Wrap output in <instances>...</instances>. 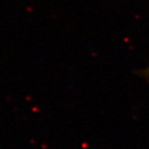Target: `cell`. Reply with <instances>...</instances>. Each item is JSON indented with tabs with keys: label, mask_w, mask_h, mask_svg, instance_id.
<instances>
[{
	"label": "cell",
	"mask_w": 149,
	"mask_h": 149,
	"mask_svg": "<svg viewBox=\"0 0 149 149\" xmlns=\"http://www.w3.org/2000/svg\"><path fill=\"white\" fill-rule=\"evenodd\" d=\"M146 76H147V77L149 78V69H148V70H146Z\"/></svg>",
	"instance_id": "1"
}]
</instances>
